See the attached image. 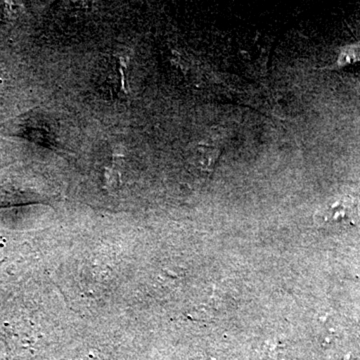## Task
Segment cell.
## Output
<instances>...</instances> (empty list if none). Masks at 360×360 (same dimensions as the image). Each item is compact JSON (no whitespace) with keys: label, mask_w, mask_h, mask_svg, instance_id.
<instances>
[{"label":"cell","mask_w":360,"mask_h":360,"mask_svg":"<svg viewBox=\"0 0 360 360\" xmlns=\"http://www.w3.org/2000/svg\"><path fill=\"white\" fill-rule=\"evenodd\" d=\"M359 217V205L350 196H341L328 201L316 213V219L324 226H349Z\"/></svg>","instance_id":"6da1fadb"},{"label":"cell","mask_w":360,"mask_h":360,"mask_svg":"<svg viewBox=\"0 0 360 360\" xmlns=\"http://www.w3.org/2000/svg\"><path fill=\"white\" fill-rule=\"evenodd\" d=\"M357 63H360V45L354 44L343 49L336 68H343Z\"/></svg>","instance_id":"7a4b0ae2"},{"label":"cell","mask_w":360,"mask_h":360,"mask_svg":"<svg viewBox=\"0 0 360 360\" xmlns=\"http://www.w3.org/2000/svg\"><path fill=\"white\" fill-rule=\"evenodd\" d=\"M11 84V71L4 61L0 60V99L9 90Z\"/></svg>","instance_id":"3957f363"},{"label":"cell","mask_w":360,"mask_h":360,"mask_svg":"<svg viewBox=\"0 0 360 360\" xmlns=\"http://www.w3.org/2000/svg\"><path fill=\"white\" fill-rule=\"evenodd\" d=\"M9 158L11 155H9L8 150L0 144V167L6 163L9 160Z\"/></svg>","instance_id":"277c9868"}]
</instances>
